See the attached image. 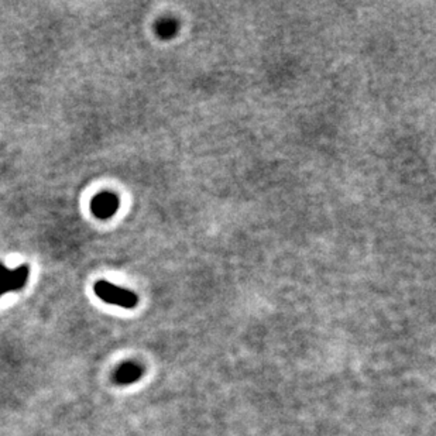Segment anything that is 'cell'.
Listing matches in <instances>:
<instances>
[{
	"label": "cell",
	"instance_id": "cell-5",
	"mask_svg": "<svg viewBox=\"0 0 436 436\" xmlns=\"http://www.w3.org/2000/svg\"><path fill=\"white\" fill-rule=\"evenodd\" d=\"M173 30H174V24H173L171 22H167L166 24H161V26L159 27V33H160L161 36H164V34H170Z\"/></svg>",
	"mask_w": 436,
	"mask_h": 436
},
{
	"label": "cell",
	"instance_id": "cell-2",
	"mask_svg": "<svg viewBox=\"0 0 436 436\" xmlns=\"http://www.w3.org/2000/svg\"><path fill=\"white\" fill-rule=\"evenodd\" d=\"M29 278V267L20 266L15 270L6 268L3 264H0V297L9 293V291H19L22 289Z\"/></svg>",
	"mask_w": 436,
	"mask_h": 436
},
{
	"label": "cell",
	"instance_id": "cell-1",
	"mask_svg": "<svg viewBox=\"0 0 436 436\" xmlns=\"http://www.w3.org/2000/svg\"><path fill=\"white\" fill-rule=\"evenodd\" d=\"M94 291L102 301L122 308H134L138 303V298L133 291L113 285L106 279L96 281L94 285Z\"/></svg>",
	"mask_w": 436,
	"mask_h": 436
},
{
	"label": "cell",
	"instance_id": "cell-4",
	"mask_svg": "<svg viewBox=\"0 0 436 436\" xmlns=\"http://www.w3.org/2000/svg\"><path fill=\"white\" fill-rule=\"evenodd\" d=\"M143 375V370L136 363H126L120 366L115 373V382L119 384H130L138 380Z\"/></svg>",
	"mask_w": 436,
	"mask_h": 436
},
{
	"label": "cell",
	"instance_id": "cell-3",
	"mask_svg": "<svg viewBox=\"0 0 436 436\" xmlns=\"http://www.w3.org/2000/svg\"><path fill=\"white\" fill-rule=\"evenodd\" d=\"M119 208V199L115 194L102 192L92 198L91 210L99 219H108Z\"/></svg>",
	"mask_w": 436,
	"mask_h": 436
}]
</instances>
